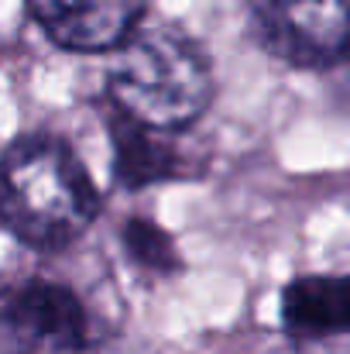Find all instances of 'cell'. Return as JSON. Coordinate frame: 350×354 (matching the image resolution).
Masks as SVG:
<instances>
[{
	"instance_id": "1",
	"label": "cell",
	"mask_w": 350,
	"mask_h": 354,
	"mask_svg": "<svg viewBox=\"0 0 350 354\" xmlns=\"http://www.w3.org/2000/svg\"><path fill=\"white\" fill-rule=\"evenodd\" d=\"M100 214V193L55 138H21L0 155V224L31 248H66Z\"/></svg>"
},
{
	"instance_id": "2",
	"label": "cell",
	"mask_w": 350,
	"mask_h": 354,
	"mask_svg": "<svg viewBox=\"0 0 350 354\" xmlns=\"http://www.w3.org/2000/svg\"><path fill=\"white\" fill-rule=\"evenodd\" d=\"M217 80L203 48L175 28H137L107 69L110 111L155 131H186L213 104Z\"/></svg>"
},
{
	"instance_id": "3",
	"label": "cell",
	"mask_w": 350,
	"mask_h": 354,
	"mask_svg": "<svg viewBox=\"0 0 350 354\" xmlns=\"http://www.w3.org/2000/svg\"><path fill=\"white\" fill-rule=\"evenodd\" d=\"M257 31L264 45L306 69L350 59V0H257Z\"/></svg>"
},
{
	"instance_id": "4",
	"label": "cell",
	"mask_w": 350,
	"mask_h": 354,
	"mask_svg": "<svg viewBox=\"0 0 350 354\" xmlns=\"http://www.w3.org/2000/svg\"><path fill=\"white\" fill-rule=\"evenodd\" d=\"M0 341L10 354H86L90 317L69 286L35 279L3 303Z\"/></svg>"
},
{
	"instance_id": "5",
	"label": "cell",
	"mask_w": 350,
	"mask_h": 354,
	"mask_svg": "<svg viewBox=\"0 0 350 354\" xmlns=\"http://www.w3.org/2000/svg\"><path fill=\"white\" fill-rule=\"evenodd\" d=\"M41 31L69 52H117L144 17L148 0H28Z\"/></svg>"
},
{
	"instance_id": "6",
	"label": "cell",
	"mask_w": 350,
	"mask_h": 354,
	"mask_svg": "<svg viewBox=\"0 0 350 354\" xmlns=\"http://www.w3.org/2000/svg\"><path fill=\"white\" fill-rule=\"evenodd\" d=\"M282 320L292 337L350 334V275H302L289 282Z\"/></svg>"
},
{
	"instance_id": "7",
	"label": "cell",
	"mask_w": 350,
	"mask_h": 354,
	"mask_svg": "<svg viewBox=\"0 0 350 354\" xmlns=\"http://www.w3.org/2000/svg\"><path fill=\"white\" fill-rule=\"evenodd\" d=\"M110 134H114V172L127 189H144L151 183L182 172V155L168 138V131H155L148 124H137L110 111Z\"/></svg>"
},
{
	"instance_id": "8",
	"label": "cell",
	"mask_w": 350,
	"mask_h": 354,
	"mask_svg": "<svg viewBox=\"0 0 350 354\" xmlns=\"http://www.w3.org/2000/svg\"><path fill=\"white\" fill-rule=\"evenodd\" d=\"M124 248L148 272H175L179 268V254H175L172 237L165 234L162 227H155L151 221H144V217H130L127 221Z\"/></svg>"
}]
</instances>
